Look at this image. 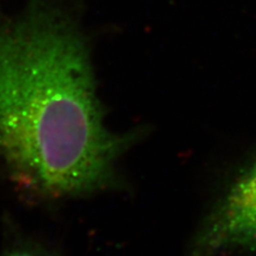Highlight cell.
Wrapping results in <instances>:
<instances>
[{"instance_id":"cell-1","label":"cell","mask_w":256,"mask_h":256,"mask_svg":"<svg viewBox=\"0 0 256 256\" xmlns=\"http://www.w3.org/2000/svg\"><path fill=\"white\" fill-rule=\"evenodd\" d=\"M138 130L106 123L90 52L75 20L31 0L0 25V158L24 186L52 198L118 186Z\"/></svg>"},{"instance_id":"cell-2","label":"cell","mask_w":256,"mask_h":256,"mask_svg":"<svg viewBox=\"0 0 256 256\" xmlns=\"http://www.w3.org/2000/svg\"><path fill=\"white\" fill-rule=\"evenodd\" d=\"M186 256L256 251V156L214 205Z\"/></svg>"},{"instance_id":"cell-3","label":"cell","mask_w":256,"mask_h":256,"mask_svg":"<svg viewBox=\"0 0 256 256\" xmlns=\"http://www.w3.org/2000/svg\"><path fill=\"white\" fill-rule=\"evenodd\" d=\"M4 256H52L43 250L34 249V248H16L8 252Z\"/></svg>"}]
</instances>
